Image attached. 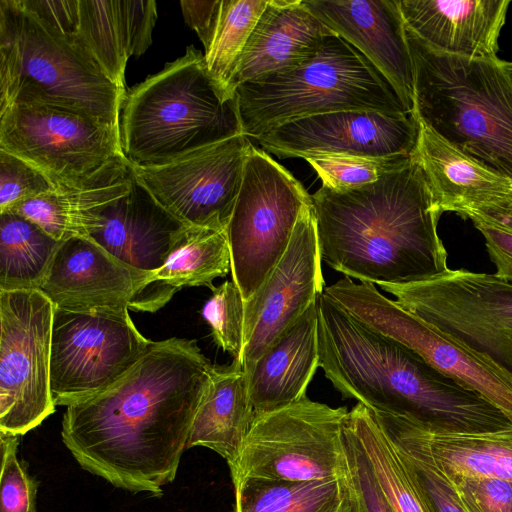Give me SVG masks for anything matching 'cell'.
<instances>
[{
  "label": "cell",
  "instance_id": "cell-26",
  "mask_svg": "<svg viewBox=\"0 0 512 512\" xmlns=\"http://www.w3.org/2000/svg\"><path fill=\"white\" fill-rule=\"evenodd\" d=\"M318 368L315 302L245 371L255 415L288 406L305 397Z\"/></svg>",
  "mask_w": 512,
  "mask_h": 512
},
{
  "label": "cell",
  "instance_id": "cell-7",
  "mask_svg": "<svg viewBox=\"0 0 512 512\" xmlns=\"http://www.w3.org/2000/svg\"><path fill=\"white\" fill-rule=\"evenodd\" d=\"M235 96L242 133L255 139L283 124L330 112L411 114L377 68L335 33L307 64L242 83Z\"/></svg>",
  "mask_w": 512,
  "mask_h": 512
},
{
  "label": "cell",
  "instance_id": "cell-39",
  "mask_svg": "<svg viewBox=\"0 0 512 512\" xmlns=\"http://www.w3.org/2000/svg\"><path fill=\"white\" fill-rule=\"evenodd\" d=\"M396 448L430 512H468L452 484L436 467Z\"/></svg>",
  "mask_w": 512,
  "mask_h": 512
},
{
  "label": "cell",
  "instance_id": "cell-36",
  "mask_svg": "<svg viewBox=\"0 0 512 512\" xmlns=\"http://www.w3.org/2000/svg\"><path fill=\"white\" fill-rule=\"evenodd\" d=\"M211 291L202 308V317L209 324L217 346L241 363L245 347V300L233 281H225Z\"/></svg>",
  "mask_w": 512,
  "mask_h": 512
},
{
  "label": "cell",
  "instance_id": "cell-33",
  "mask_svg": "<svg viewBox=\"0 0 512 512\" xmlns=\"http://www.w3.org/2000/svg\"><path fill=\"white\" fill-rule=\"evenodd\" d=\"M268 0H221L213 38L204 63L214 83L235 97L234 78L246 43Z\"/></svg>",
  "mask_w": 512,
  "mask_h": 512
},
{
  "label": "cell",
  "instance_id": "cell-16",
  "mask_svg": "<svg viewBox=\"0 0 512 512\" xmlns=\"http://www.w3.org/2000/svg\"><path fill=\"white\" fill-rule=\"evenodd\" d=\"M37 17L92 58L120 87L131 56L152 43L153 0H23Z\"/></svg>",
  "mask_w": 512,
  "mask_h": 512
},
{
  "label": "cell",
  "instance_id": "cell-30",
  "mask_svg": "<svg viewBox=\"0 0 512 512\" xmlns=\"http://www.w3.org/2000/svg\"><path fill=\"white\" fill-rule=\"evenodd\" d=\"M61 243L17 213L0 214V290H40Z\"/></svg>",
  "mask_w": 512,
  "mask_h": 512
},
{
  "label": "cell",
  "instance_id": "cell-22",
  "mask_svg": "<svg viewBox=\"0 0 512 512\" xmlns=\"http://www.w3.org/2000/svg\"><path fill=\"white\" fill-rule=\"evenodd\" d=\"M509 0H401L405 25L418 38L445 53L471 59H497L498 38Z\"/></svg>",
  "mask_w": 512,
  "mask_h": 512
},
{
  "label": "cell",
  "instance_id": "cell-5",
  "mask_svg": "<svg viewBox=\"0 0 512 512\" xmlns=\"http://www.w3.org/2000/svg\"><path fill=\"white\" fill-rule=\"evenodd\" d=\"M240 134L236 96L214 83L194 46L123 100L121 145L134 166L167 164Z\"/></svg>",
  "mask_w": 512,
  "mask_h": 512
},
{
  "label": "cell",
  "instance_id": "cell-21",
  "mask_svg": "<svg viewBox=\"0 0 512 512\" xmlns=\"http://www.w3.org/2000/svg\"><path fill=\"white\" fill-rule=\"evenodd\" d=\"M400 450L436 467L448 480L497 478L512 482V426L489 432L444 433L384 412L372 411Z\"/></svg>",
  "mask_w": 512,
  "mask_h": 512
},
{
  "label": "cell",
  "instance_id": "cell-20",
  "mask_svg": "<svg viewBox=\"0 0 512 512\" xmlns=\"http://www.w3.org/2000/svg\"><path fill=\"white\" fill-rule=\"evenodd\" d=\"M333 33L359 50L413 110L414 72L397 0H302Z\"/></svg>",
  "mask_w": 512,
  "mask_h": 512
},
{
  "label": "cell",
  "instance_id": "cell-1",
  "mask_svg": "<svg viewBox=\"0 0 512 512\" xmlns=\"http://www.w3.org/2000/svg\"><path fill=\"white\" fill-rule=\"evenodd\" d=\"M212 367L195 340L152 341L116 384L66 407L64 445L114 487L160 496L176 477Z\"/></svg>",
  "mask_w": 512,
  "mask_h": 512
},
{
  "label": "cell",
  "instance_id": "cell-3",
  "mask_svg": "<svg viewBox=\"0 0 512 512\" xmlns=\"http://www.w3.org/2000/svg\"><path fill=\"white\" fill-rule=\"evenodd\" d=\"M316 305L319 367L343 398L406 417L434 432L478 433L512 426L480 394L367 327L324 293Z\"/></svg>",
  "mask_w": 512,
  "mask_h": 512
},
{
  "label": "cell",
  "instance_id": "cell-2",
  "mask_svg": "<svg viewBox=\"0 0 512 512\" xmlns=\"http://www.w3.org/2000/svg\"><path fill=\"white\" fill-rule=\"evenodd\" d=\"M311 201L322 261L345 277L399 285L448 269L441 214L413 154L362 187L322 185Z\"/></svg>",
  "mask_w": 512,
  "mask_h": 512
},
{
  "label": "cell",
  "instance_id": "cell-8",
  "mask_svg": "<svg viewBox=\"0 0 512 512\" xmlns=\"http://www.w3.org/2000/svg\"><path fill=\"white\" fill-rule=\"evenodd\" d=\"M0 150L39 170L57 190L109 182L130 171L120 131L78 113L41 106L0 109Z\"/></svg>",
  "mask_w": 512,
  "mask_h": 512
},
{
  "label": "cell",
  "instance_id": "cell-44",
  "mask_svg": "<svg viewBox=\"0 0 512 512\" xmlns=\"http://www.w3.org/2000/svg\"><path fill=\"white\" fill-rule=\"evenodd\" d=\"M508 67H509V70H510V72L512 74V62H508Z\"/></svg>",
  "mask_w": 512,
  "mask_h": 512
},
{
  "label": "cell",
  "instance_id": "cell-35",
  "mask_svg": "<svg viewBox=\"0 0 512 512\" xmlns=\"http://www.w3.org/2000/svg\"><path fill=\"white\" fill-rule=\"evenodd\" d=\"M344 512H395L352 431L344 423Z\"/></svg>",
  "mask_w": 512,
  "mask_h": 512
},
{
  "label": "cell",
  "instance_id": "cell-28",
  "mask_svg": "<svg viewBox=\"0 0 512 512\" xmlns=\"http://www.w3.org/2000/svg\"><path fill=\"white\" fill-rule=\"evenodd\" d=\"M231 271L226 230L189 226L165 264L154 271L129 307L155 312L184 287H214L213 281Z\"/></svg>",
  "mask_w": 512,
  "mask_h": 512
},
{
  "label": "cell",
  "instance_id": "cell-14",
  "mask_svg": "<svg viewBox=\"0 0 512 512\" xmlns=\"http://www.w3.org/2000/svg\"><path fill=\"white\" fill-rule=\"evenodd\" d=\"M130 315L54 310L50 379L56 406H70L121 380L146 352Z\"/></svg>",
  "mask_w": 512,
  "mask_h": 512
},
{
  "label": "cell",
  "instance_id": "cell-12",
  "mask_svg": "<svg viewBox=\"0 0 512 512\" xmlns=\"http://www.w3.org/2000/svg\"><path fill=\"white\" fill-rule=\"evenodd\" d=\"M404 309L512 373V284L495 274L446 269L425 280L381 285Z\"/></svg>",
  "mask_w": 512,
  "mask_h": 512
},
{
  "label": "cell",
  "instance_id": "cell-19",
  "mask_svg": "<svg viewBox=\"0 0 512 512\" xmlns=\"http://www.w3.org/2000/svg\"><path fill=\"white\" fill-rule=\"evenodd\" d=\"M152 274L122 262L91 238L77 237L61 243L40 291L56 309L127 316Z\"/></svg>",
  "mask_w": 512,
  "mask_h": 512
},
{
  "label": "cell",
  "instance_id": "cell-32",
  "mask_svg": "<svg viewBox=\"0 0 512 512\" xmlns=\"http://www.w3.org/2000/svg\"><path fill=\"white\" fill-rule=\"evenodd\" d=\"M233 485L232 512H344L341 477L314 481L245 478Z\"/></svg>",
  "mask_w": 512,
  "mask_h": 512
},
{
  "label": "cell",
  "instance_id": "cell-4",
  "mask_svg": "<svg viewBox=\"0 0 512 512\" xmlns=\"http://www.w3.org/2000/svg\"><path fill=\"white\" fill-rule=\"evenodd\" d=\"M406 36L414 72V117L466 156L512 179L508 62L442 52L407 27Z\"/></svg>",
  "mask_w": 512,
  "mask_h": 512
},
{
  "label": "cell",
  "instance_id": "cell-27",
  "mask_svg": "<svg viewBox=\"0 0 512 512\" xmlns=\"http://www.w3.org/2000/svg\"><path fill=\"white\" fill-rule=\"evenodd\" d=\"M255 416L242 364L233 360L229 366L213 365L186 449L202 446L229 463L237 455Z\"/></svg>",
  "mask_w": 512,
  "mask_h": 512
},
{
  "label": "cell",
  "instance_id": "cell-24",
  "mask_svg": "<svg viewBox=\"0 0 512 512\" xmlns=\"http://www.w3.org/2000/svg\"><path fill=\"white\" fill-rule=\"evenodd\" d=\"M188 227L133 176L129 191L105 210L103 227L90 238L122 262L154 272L165 264Z\"/></svg>",
  "mask_w": 512,
  "mask_h": 512
},
{
  "label": "cell",
  "instance_id": "cell-13",
  "mask_svg": "<svg viewBox=\"0 0 512 512\" xmlns=\"http://www.w3.org/2000/svg\"><path fill=\"white\" fill-rule=\"evenodd\" d=\"M54 310L40 290H0V432L22 436L55 412Z\"/></svg>",
  "mask_w": 512,
  "mask_h": 512
},
{
  "label": "cell",
  "instance_id": "cell-11",
  "mask_svg": "<svg viewBox=\"0 0 512 512\" xmlns=\"http://www.w3.org/2000/svg\"><path fill=\"white\" fill-rule=\"evenodd\" d=\"M367 327L401 343L428 364L477 392L512 424V373L380 293L344 277L323 292Z\"/></svg>",
  "mask_w": 512,
  "mask_h": 512
},
{
  "label": "cell",
  "instance_id": "cell-41",
  "mask_svg": "<svg viewBox=\"0 0 512 512\" xmlns=\"http://www.w3.org/2000/svg\"><path fill=\"white\" fill-rule=\"evenodd\" d=\"M482 233L495 275L512 284V231L483 222H473Z\"/></svg>",
  "mask_w": 512,
  "mask_h": 512
},
{
  "label": "cell",
  "instance_id": "cell-10",
  "mask_svg": "<svg viewBox=\"0 0 512 512\" xmlns=\"http://www.w3.org/2000/svg\"><path fill=\"white\" fill-rule=\"evenodd\" d=\"M303 185L267 152L252 145L227 226L232 281L245 301L261 288L284 255L302 208Z\"/></svg>",
  "mask_w": 512,
  "mask_h": 512
},
{
  "label": "cell",
  "instance_id": "cell-29",
  "mask_svg": "<svg viewBox=\"0 0 512 512\" xmlns=\"http://www.w3.org/2000/svg\"><path fill=\"white\" fill-rule=\"evenodd\" d=\"M132 171L101 184L76 189H53L31 198L9 212L39 225L58 241L90 238L104 224L105 210L123 197L132 184Z\"/></svg>",
  "mask_w": 512,
  "mask_h": 512
},
{
  "label": "cell",
  "instance_id": "cell-40",
  "mask_svg": "<svg viewBox=\"0 0 512 512\" xmlns=\"http://www.w3.org/2000/svg\"><path fill=\"white\" fill-rule=\"evenodd\" d=\"M468 512H512V482L497 478L449 480Z\"/></svg>",
  "mask_w": 512,
  "mask_h": 512
},
{
  "label": "cell",
  "instance_id": "cell-18",
  "mask_svg": "<svg viewBox=\"0 0 512 512\" xmlns=\"http://www.w3.org/2000/svg\"><path fill=\"white\" fill-rule=\"evenodd\" d=\"M419 125L411 114L344 110L313 115L283 124L256 140L279 158L317 154L363 156L411 155Z\"/></svg>",
  "mask_w": 512,
  "mask_h": 512
},
{
  "label": "cell",
  "instance_id": "cell-38",
  "mask_svg": "<svg viewBox=\"0 0 512 512\" xmlns=\"http://www.w3.org/2000/svg\"><path fill=\"white\" fill-rule=\"evenodd\" d=\"M53 189V185L39 170L0 150V214Z\"/></svg>",
  "mask_w": 512,
  "mask_h": 512
},
{
  "label": "cell",
  "instance_id": "cell-25",
  "mask_svg": "<svg viewBox=\"0 0 512 512\" xmlns=\"http://www.w3.org/2000/svg\"><path fill=\"white\" fill-rule=\"evenodd\" d=\"M418 125L412 154L426 176L441 215L454 212L467 218L512 199V179L466 156L423 123L418 121Z\"/></svg>",
  "mask_w": 512,
  "mask_h": 512
},
{
  "label": "cell",
  "instance_id": "cell-37",
  "mask_svg": "<svg viewBox=\"0 0 512 512\" xmlns=\"http://www.w3.org/2000/svg\"><path fill=\"white\" fill-rule=\"evenodd\" d=\"M19 437L0 432V512H36L37 483L17 458Z\"/></svg>",
  "mask_w": 512,
  "mask_h": 512
},
{
  "label": "cell",
  "instance_id": "cell-17",
  "mask_svg": "<svg viewBox=\"0 0 512 512\" xmlns=\"http://www.w3.org/2000/svg\"><path fill=\"white\" fill-rule=\"evenodd\" d=\"M321 263L311 201L302 208L284 255L257 293L245 301L244 371L324 292Z\"/></svg>",
  "mask_w": 512,
  "mask_h": 512
},
{
  "label": "cell",
  "instance_id": "cell-42",
  "mask_svg": "<svg viewBox=\"0 0 512 512\" xmlns=\"http://www.w3.org/2000/svg\"><path fill=\"white\" fill-rule=\"evenodd\" d=\"M181 10L186 23L197 33L206 49L215 32L219 18L221 0L181 1Z\"/></svg>",
  "mask_w": 512,
  "mask_h": 512
},
{
  "label": "cell",
  "instance_id": "cell-43",
  "mask_svg": "<svg viewBox=\"0 0 512 512\" xmlns=\"http://www.w3.org/2000/svg\"><path fill=\"white\" fill-rule=\"evenodd\" d=\"M472 222H483L512 231V199L492 208L468 215Z\"/></svg>",
  "mask_w": 512,
  "mask_h": 512
},
{
  "label": "cell",
  "instance_id": "cell-9",
  "mask_svg": "<svg viewBox=\"0 0 512 512\" xmlns=\"http://www.w3.org/2000/svg\"><path fill=\"white\" fill-rule=\"evenodd\" d=\"M349 410L307 396L258 414L228 464L232 482L245 478L314 481L344 472V423Z\"/></svg>",
  "mask_w": 512,
  "mask_h": 512
},
{
  "label": "cell",
  "instance_id": "cell-6",
  "mask_svg": "<svg viewBox=\"0 0 512 512\" xmlns=\"http://www.w3.org/2000/svg\"><path fill=\"white\" fill-rule=\"evenodd\" d=\"M0 87V109L25 105L69 111L120 131L126 89L23 0H0Z\"/></svg>",
  "mask_w": 512,
  "mask_h": 512
},
{
  "label": "cell",
  "instance_id": "cell-23",
  "mask_svg": "<svg viewBox=\"0 0 512 512\" xmlns=\"http://www.w3.org/2000/svg\"><path fill=\"white\" fill-rule=\"evenodd\" d=\"M333 32L302 0H268L241 55L234 87L313 60Z\"/></svg>",
  "mask_w": 512,
  "mask_h": 512
},
{
  "label": "cell",
  "instance_id": "cell-34",
  "mask_svg": "<svg viewBox=\"0 0 512 512\" xmlns=\"http://www.w3.org/2000/svg\"><path fill=\"white\" fill-rule=\"evenodd\" d=\"M411 155L377 157L317 154L305 160L316 171L322 185L334 190H348L377 181L386 172L403 164Z\"/></svg>",
  "mask_w": 512,
  "mask_h": 512
},
{
  "label": "cell",
  "instance_id": "cell-15",
  "mask_svg": "<svg viewBox=\"0 0 512 512\" xmlns=\"http://www.w3.org/2000/svg\"><path fill=\"white\" fill-rule=\"evenodd\" d=\"M252 145L240 134L167 164L130 167L135 180L185 225L226 230Z\"/></svg>",
  "mask_w": 512,
  "mask_h": 512
},
{
  "label": "cell",
  "instance_id": "cell-31",
  "mask_svg": "<svg viewBox=\"0 0 512 512\" xmlns=\"http://www.w3.org/2000/svg\"><path fill=\"white\" fill-rule=\"evenodd\" d=\"M346 424L358 441L387 501L395 512H430L398 449L370 410L357 403Z\"/></svg>",
  "mask_w": 512,
  "mask_h": 512
}]
</instances>
